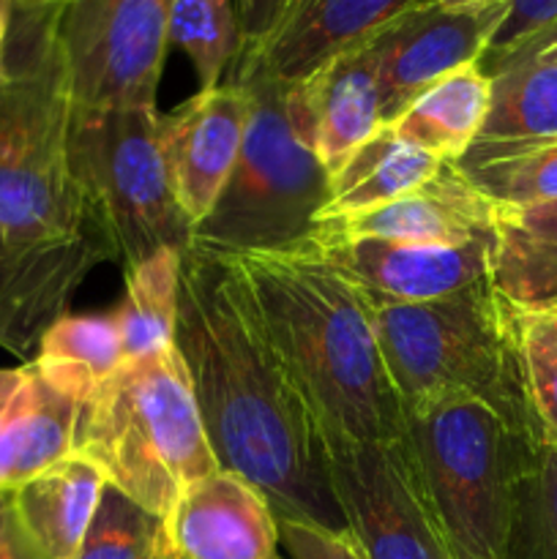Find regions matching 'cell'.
Returning <instances> with one entry per match:
<instances>
[{
	"instance_id": "31",
	"label": "cell",
	"mask_w": 557,
	"mask_h": 559,
	"mask_svg": "<svg viewBox=\"0 0 557 559\" xmlns=\"http://www.w3.org/2000/svg\"><path fill=\"white\" fill-rule=\"evenodd\" d=\"M519 358L541 442L557 445V314L519 311Z\"/></svg>"
},
{
	"instance_id": "41",
	"label": "cell",
	"mask_w": 557,
	"mask_h": 559,
	"mask_svg": "<svg viewBox=\"0 0 557 559\" xmlns=\"http://www.w3.org/2000/svg\"><path fill=\"white\" fill-rule=\"evenodd\" d=\"M549 314H557V306H555V309H549Z\"/></svg>"
},
{
	"instance_id": "7",
	"label": "cell",
	"mask_w": 557,
	"mask_h": 559,
	"mask_svg": "<svg viewBox=\"0 0 557 559\" xmlns=\"http://www.w3.org/2000/svg\"><path fill=\"white\" fill-rule=\"evenodd\" d=\"M402 409L453 559H506L517 486L538 440L464 393Z\"/></svg>"
},
{
	"instance_id": "2",
	"label": "cell",
	"mask_w": 557,
	"mask_h": 559,
	"mask_svg": "<svg viewBox=\"0 0 557 559\" xmlns=\"http://www.w3.org/2000/svg\"><path fill=\"white\" fill-rule=\"evenodd\" d=\"M229 257L322 431L355 440L404 435V409L382 364L364 289L306 243Z\"/></svg>"
},
{
	"instance_id": "11",
	"label": "cell",
	"mask_w": 557,
	"mask_h": 559,
	"mask_svg": "<svg viewBox=\"0 0 557 559\" xmlns=\"http://www.w3.org/2000/svg\"><path fill=\"white\" fill-rule=\"evenodd\" d=\"M506 9L508 0L475 9H446L426 0L369 38L380 63L386 126L431 85L464 66L478 63Z\"/></svg>"
},
{
	"instance_id": "10",
	"label": "cell",
	"mask_w": 557,
	"mask_h": 559,
	"mask_svg": "<svg viewBox=\"0 0 557 559\" xmlns=\"http://www.w3.org/2000/svg\"><path fill=\"white\" fill-rule=\"evenodd\" d=\"M175 0H69L58 41L74 107H156Z\"/></svg>"
},
{
	"instance_id": "3",
	"label": "cell",
	"mask_w": 557,
	"mask_h": 559,
	"mask_svg": "<svg viewBox=\"0 0 557 559\" xmlns=\"http://www.w3.org/2000/svg\"><path fill=\"white\" fill-rule=\"evenodd\" d=\"M60 9H14L0 69V243L14 251L98 243L115 257L71 167L74 102L58 41Z\"/></svg>"
},
{
	"instance_id": "21",
	"label": "cell",
	"mask_w": 557,
	"mask_h": 559,
	"mask_svg": "<svg viewBox=\"0 0 557 559\" xmlns=\"http://www.w3.org/2000/svg\"><path fill=\"white\" fill-rule=\"evenodd\" d=\"M107 480L85 456H66L5 491L16 522L47 559H74Z\"/></svg>"
},
{
	"instance_id": "23",
	"label": "cell",
	"mask_w": 557,
	"mask_h": 559,
	"mask_svg": "<svg viewBox=\"0 0 557 559\" xmlns=\"http://www.w3.org/2000/svg\"><path fill=\"white\" fill-rule=\"evenodd\" d=\"M446 162L382 129L358 147L331 178V202L320 218L375 211L435 178ZM317 218V222H320Z\"/></svg>"
},
{
	"instance_id": "5",
	"label": "cell",
	"mask_w": 557,
	"mask_h": 559,
	"mask_svg": "<svg viewBox=\"0 0 557 559\" xmlns=\"http://www.w3.org/2000/svg\"><path fill=\"white\" fill-rule=\"evenodd\" d=\"M76 456L109 486L167 519L186 489L218 464L178 347L126 360L85 404Z\"/></svg>"
},
{
	"instance_id": "15",
	"label": "cell",
	"mask_w": 557,
	"mask_h": 559,
	"mask_svg": "<svg viewBox=\"0 0 557 559\" xmlns=\"http://www.w3.org/2000/svg\"><path fill=\"white\" fill-rule=\"evenodd\" d=\"M167 524L178 559H276L278 524L260 489L216 469L180 495Z\"/></svg>"
},
{
	"instance_id": "25",
	"label": "cell",
	"mask_w": 557,
	"mask_h": 559,
	"mask_svg": "<svg viewBox=\"0 0 557 559\" xmlns=\"http://www.w3.org/2000/svg\"><path fill=\"white\" fill-rule=\"evenodd\" d=\"M31 364L55 385L91 399L126 364L112 311L109 314L66 311L47 328Z\"/></svg>"
},
{
	"instance_id": "29",
	"label": "cell",
	"mask_w": 557,
	"mask_h": 559,
	"mask_svg": "<svg viewBox=\"0 0 557 559\" xmlns=\"http://www.w3.org/2000/svg\"><path fill=\"white\" fill-rule=\"evenodd\" d=\"M506 559H557V445L538 442L517 486Z\"/></svg>"
},
{
	"instance_id": "14",
	"label": "cell",
	"mask_w": 557,
	"mask_h": 559,
	"mask_svg": "<svg viewBox=\"0 0 557 559\" xmlns=\"http://www.w3.org/2000/svg\"><path fill=\"white\" fill-rule=\"evenodd\" d=\"M491 216L495 202L459 164L446 162L435 178L410 194L375 211L320 218L315 233L424 246H467L475 240H491Z\"/></svg>"
},
{
	"instance_id": "4",
	"label": "cell",
	"mask_w": 557,
	"mask_h": 559,
	"mask_svg": "<svg viewBox=\"0 0 557 559\" xmlns=\"http://www.w3.org/2000/svg\"><path fill=\"white\" fill-rule=\"evenodd\" d=\"M369 298L377 344L399 402L464 393L538 440L519 358V309L489 278L424 304Z\"/></svg>"
},
{
	"instance_id": "19",
	"label": "cell",
	"mask_w": 557,
	"mask_h": 559,
	"mask_svg": "<svg viewBox=\"0 0 557 559\" xmlns=\"http://www.w3.org/2000/svg\"><path fill=\"white\" fill-rule=\"evenodd\" d=\"M491 80L489 115L459 167L557 142V60L519 55L486 74Z\"/></svg>"
},
{
	"instance_id": "35",
	"label": "cell",
	"mask_w": 557,
	"mask_h": 559,
	"mask_svg": "<svg viewBox=\"0 0 557 559\" xmlns=\"http://www.w3.org/2000/svg\"><path fill=\"white\" fill-rule=\"evenodd\" d=\"M25 382H27L25 366H16V369H0V495H5V484H9L11 437H14V420H16V413H20Z\"/></svg>"
},
{
	"instance_id": "24",
	"label": "cell",
	"mask_w": 557,
	"mask_h": 559,
	"mask_svg": "<svg viewBox=\"0 0 557 559\" xmlns=\"http://www.w3.org/2000/svg\"><path fill=\"white\" fill-rule=\"evenodd\" d=\"M25 369L27 382L14 420V437H11L5 491L36 478L38 473L63 462L66 456H74L76 435H80L82 413L87 404V399L47 380L31 360Z\"/></svg>"
},
{
	"instance_id": "9",
	"label": "cell",
	"mask_w": 557,
	"mask_h": 559,
	"mask_svg": "<svg viewBox=\"0 0 557 559\" xmlns=\"http://www.w3.org/2000/svg\"><path fill=\"white\" fill-rule=\"evenodd\" d=\"M344 530L366 559H453L407 431L355 440L322 431Z\"/></svg>"
},
{
	"instance_id": "13",
	"label": "cell",
	"mask_w": 557,
	"mask_h": 559,
	"mask_svg": "<svg viewBox=\"0 0 557 559\" xmlns=\"http://www.w3.org/2000/svg\"><path fill=\"white\" fill-rule=\"evenodd\" d=\"M364 293L399 304H424L489 278V240L467 246L399 243L315 233L304 240Z\"/></svg>"
},
{
	"instance_id": "22",
	"label": "cell",
	"mask_w": 557,
	"mask_h": 559,
	"mask_svg": "<svg viewBox=\"0 0 557 559\" xmlns=\"http://www.w3.org/2000/svg\"><path fill=\"white\" fill-rule=\"evenodd\" d=\"M489 76L478 69V63L464 66L420 93L386 129L440 162L457 164L478 136L489 115Z\"/></svg>"
},
{
	"instance_id": "42",
	"label": "cell",
	"mask_w": 557,
	"mask_h": 559,
	"mask_svg": "<svg viewBox=\"0 0 557 559\" xmlns=\"http://www.w3.org/2000/svg\"><path fill=\"white\" fill-rule=\"evenodd\" d=\"M276 559H287V557H282V555H278V557H276Z\"/></svg>"
},
{
	"instance_id": "38",
	"label": "cell",
	"mask_w": 557,
	"mask_h": 559,
	"mask_svg": "<svg viewBox=\"0 0 557 559\" xmlns=\"http://www.w3.org/2000/svg\"><path fill=\"white\" fill-rule=\"evenodd\" d=\"M11 22H14V0H0V69H3L5 47H9Z\"/></svg>"
},
{
	"instance_id": "37",
	"label": "cell",
	"mask_w": 557,
	"mask_h": 559,
	"mask_svg": "<svg viewBox=\"0 0 557 559\" xmlns=\"http://www.w3.org/2000/svg\"><path fill=\"white\" fill-rule=\"evenodd\" d=\"M519 55H546V58H555V60H557V22H555V25H552V27H546L544 33H538V36L530 38V41L519 44V47L511 49V52L500 55V58L481 60L478 69L484 71V74H489L491 69H497V66L506 63V60L519 58Z\"/></svg>"
},
{
	"instance_id": "43",
	"label": "cell",
	"mask_w": 557,
	"mask_h": 559,
	"mask_svg": "<svg viewBox=\"0 0 557 559\" xmlns=\"http://www.w3.org/2000/svg\"><path fill=\"white\" fill-rule=\"evenodd\" d=\"M175 559H178V557H175Z\"/></svg>"
},
{
	"instance_id": "18",
	"label": "cell",
	"mask_w": 557,
	"mask_h": 559,
	"mask_svg": "<svg viewBox=\"0 0 557 559\" xmlns=\"http://www.w3.org/2000/svg\"><path fill=\"white\" fill-rule=\"evenodd\" d=\"M426 0H289L276 36L238 71H265L282 82H304L336 55L375 38L396 16Z\"/></svg>"
},
{
	"instance_id": "16",
	"label": "cell",
	"mask_w": 557,
	"mask_h": 559,
	"mask_svg": "<svg viewBox=\"0 0 557 559\" xmlns=\"http://www.w3.org/2000/svg\"><path fill=\"white\" fill-rule=\"evenodd\" d=\"M109 260L112 251L98 243L47 251H14L0 243V347L20 358L36 353L87 273Z\"/></svg>"
},
{
	"instance_id": "39",
	"label": "cell",
	"mask_w": 557,
	"mask_h": 559,
	"mask_svg": "<svg viewBox=\"0 0 557 559\" xmlns=\"http://www.w3.org/2000/svg\"><path fill=\"white\" fill-rule=\"evenodd\" d=\"M69 0H14V9L20 11H44L55 9V5H66Z\"/></svg>"
},
{
	"instance_id": "1",
	"label": "cell",
	"mask_w": 557,
	"mask_h": 559,
	"mask_svg": "<svg viewBox=\"0 0 557 559\" xmlns=\"http://www.w3.org/2000/svg\"><path fill=\"white\" fill-rule=\"evenodd\" d=\"M175 347L218 469L260 489L276 519L344 530L315 407L227 251L183 249Z\"/></svg>"
},
{
	"instance_id": "33",
	"label": "cell",
	"mask_w": 557,
	"mask_h": 559,
	"mask_svg": "<svg viewBox=\"0 0 557 559\" xmlns=\"http://www.w3.org/2000/svg\"><path fill=\"white\" fill-rule=\"evenodd\" d=\"M557 22V0H508L506 16L481 60L500 58ZM478 60V63H481Z\"/></svg>"
},
{
	"instance_id": "34",
	"label": "cell",
	"mask_w": 557,
	"mask_h": 559,
	"mask_svg": "<svg viewBox=\"0 0 557 559\" xmlns=\"http://www.w3.org/2000/svg\"><path fill=\"white\" fill-rule=\"evenodd\" d=\"M240 22V58L235 69L254 60L271 44L289 9V0H233Z\"/></svg>"
},
{
	"instance_id": "8",
	"label": "cell",
	"mask_w": 557,
	"mask_h": 559,
	"mask_svg": "<svg viewBox=\"0 0 557 559\" xmlns=\"http://www.w3.org/2000/svg\"><path fill=\"white\" fill-rule=\"evenodd\" d=\"M156 107H74L69 151L74 178L126 273L162 249L191 243L158 147Z\"/></svg>"
},
{
	"instance_id": "40",
	"label": "cell",
	"mask_w": 557,
	"mask_h": 559,
	"mask_svg": "<svg viewBox=\"0 0 557 559\" xmlns=\"http://www.w3.org/2000/svg\"><path fill=\"white\" fill-rule=\"evenodd\" d=\"M437 5H446V9H475V5L495 3V0H431Z\"/></svg>"
},
{
	"instance_id": "12",
	"label": "cell",
	"mask_w": 557,
	"mask_h": 559,
	"mask_svg": "<svg viewBox=\"0 0 557 559\" xmlns=\"http://www.w3.org/2000/svg\"><path fill=\"white\" fill-rule=\"evenodd\" d=\"M249 123V93L229 80L200 91L158 118V147L175 202L191 229L211 213L238 162Z\"/></svg>"
},
{
	"instance_id": "27",
	"label": "cell",
	"mask_w": 557,
	"mask_h": 559,
	"mask_svg": "<svg viewBox=\"0 0 557 559\" xmlns=\"http://www.w3.org/2000/svg\"><path fill=\"white\" fill-rule=\"evenodd\" d=\"M169 47L191 60L200 91L222 85L224 71L240 58V22L233 0H175Z\"/></svg>"
},
{
	"instance_id": "6",
	"label": "cell",
	"mask_w": 557,
	"mask_h": 559,
	"mask_svg": "<svg viewBox=\"0 0 557 559\" xmlns=\"http://www.w3.org/2000/svg\"><path fill=\"white\" fill-rule=\"evenodd\" d=\"M249 93L244 145L216 205L191 229V243L229 254L287 251L315 235L331 202V173L311 145L295 82L238 71Z\"/></svg>"
},
{
	"instance_id": "32",
	"label": "cell",
	"mask_w": 557,
	"mask_h": 559,
	"mask_svg": "<svg viewBox=\"0 0 557 559\" xmlns=\"http://www.w3.org/2000/svg\"><path fill=\"white\" fill-rule=\"evenodd\" d=\"M278 546L287 559H366L347 530H328L320 524L276 519Z\"/></svg>"
},
{
	"instance_id": "36",
	"label": "cell",
	"mask_w": 557,
	"mask_h": 559,
	"mask_svg": "<svg viewBox=\"0 0 557 559\" xmlns=\"http://www.w3.org/2000/svg\"><path fill=\"white\" fill-rule=\"evenodd\" d=\"M0 559H47L20 527L5 495H0Z\"/></svg>"
},
{
	"instance_id": "28",
	"label": "cell",
	"mask_w": 557,
	"mask_h": 559,
	"mask_svg": "<svg viewBox=\"0 0 557 559\" xmlns=\"http://www.w3.org/2000/svg\"><path fill=\"white\" fill-rule=\"evenodd\" d=\"M74 559H175L167 524L107 484Z\"/></svg>"
},
{
	"instance_id": "20",
	"label": "cell",
	"mask_w": 557,
	"mask_h": 559,
	"mask_svg": "<svg viewBox=\"0 0 557 559\" xmlns=\"http://www.w3.org/2000/svg\"><path fill=\"white\" fill-rule=\"evenodd\" d=\"M489 282L513 309L557 306V200L495 205Z\"/></svg>"
},
{
	"instance_id": "17",
	"label": "cell",
	"mask_w": 557,
	"mask_h": 559,
	"mask_svg": "<svg viewBox=\"0 0 557 559\" xmlns=\"http://www.w3.org/2000/svg\"><path fill=\"white\" fill-rule=\"evenodd\" d=\"M295 85L311 145L331 178L364 142L386 129L380 63L371 41L336 55Z\"/></svg>"
},
{
	"instance_id": "26",
	"label": "cell",
	"mask_w": 557,
	"mask_h": 559,
	"mask_svg": "<svg viewBox=\"0 0 557 559\" xmlns=\"http://www.w3.org/2000/svg\"><path fill=\"white\" fill-rule=\"evenodd\" d=\"M180 249H162L126 273V293L112 311L126 360H140L175 344L180 295Z\"/></svg>"
},
{
	"instance_id": "30",
	"label": "cell",
	"mask_w": 557,
	"mask_h": 559,
	"mask_svg": "<svg viewBox=\"0 0 557 559\" xmlns=\"http://www.w3.org/2000/svg\"><path fill=\"white\" fill-rule=\"evenodd\" d=\"M462 169L495 205L557 200V142L524 147Z\"/></svg>"
}]
</instances>
